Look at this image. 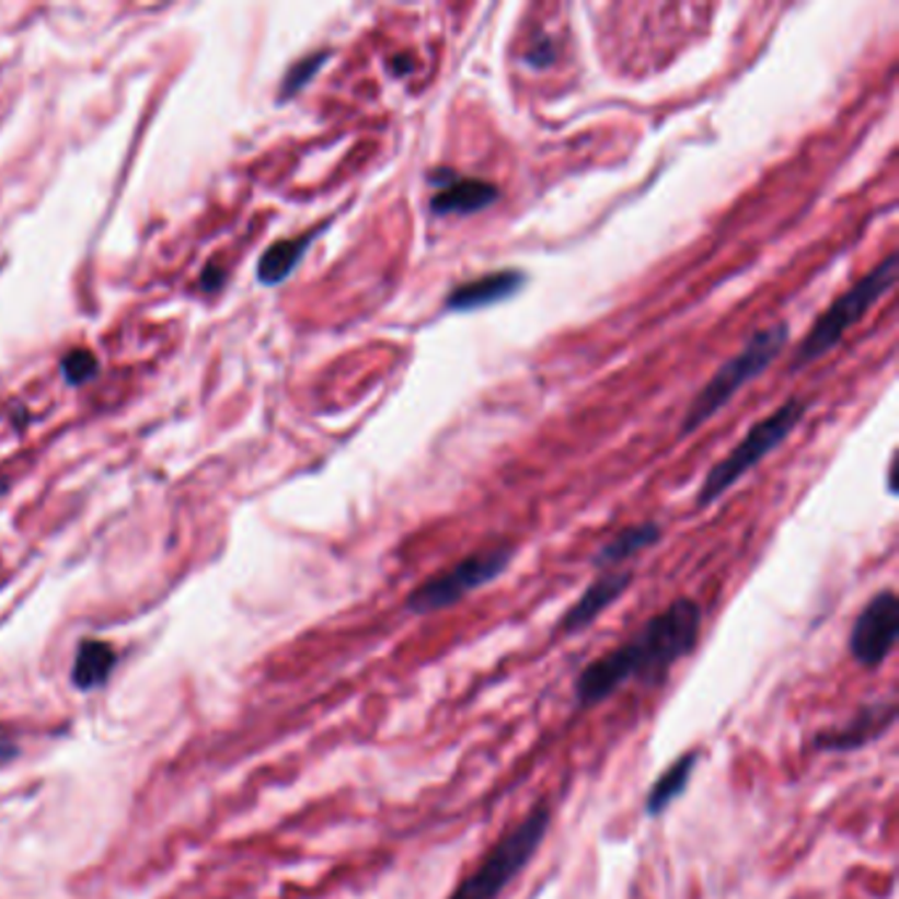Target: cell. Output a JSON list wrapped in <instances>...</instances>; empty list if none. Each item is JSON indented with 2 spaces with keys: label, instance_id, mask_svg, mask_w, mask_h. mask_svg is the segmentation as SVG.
Segmentation results:
<instances>
[{
  "label": "cell",
  "instance_id": "6da1fadb",
  "mask_svg": "<svg viewBox=\"0 0 899 899\" xmlns=\"http://www.w3.org/2000/svg\"><path fill=\"white\" fill-rule=\"evenodd\" d=\"M702 633V607L694 599L672 601L655 614L629 642L593 659L575 678V704L593 707L633 678L662 681L678 659L691 655Z\"/></svg>",
  "mask_w": 899,
  "mask_h": 899
},
{
  "label": "cell",
  "instance_id": "7a4b0ae2",
  "mask_svg": "<svg viewBox=\"0 0 899 899\" xmlns=\"http://www.w3.org/2000/svg\"><path fill=\"white\" fill-rule=\"evenodd\" d=\"M552 826L549 805H539L528 818H522L512 831H507L483 855L477 868L457 886L449 899H496L509 884L528 868L535 850Z\"/></svg>",
  "mask_w": 899,
  "mask_h": 899
},
{
  "label": "cell",
  "instance_id": "3957f363",
  "mask_svg": "<svg viewBox=\"0 0 899 899\" xmlns=\"http://www.w3.org/2000/svg\"><path fill=\"white\" fill-rule=\"evenodd\" d=\"M788 343V325L786 322H775V325H768L765 330L752 335V341L736 354L734 359H728L726 365L717 370L710 383L696 393V399L691 401L689 412H685L681 433L689 436L696 428H702L710 417H715L723 406L728 404L736 393L741 391L749 380H754L757 374H762L768 367L773 365L775 357L786 348Z\"/></svg>",
  "mask_w": 899,
  "mask_h": 899
},
{
  "label": "cell",
  "instance_id": "277c9868",
  "mask_svg": "<svg viewBox=\"0 0 899 899\" xmlns=\"http://www.w3.org/2000/svg\"><path fill=\"white\" fill-rule=\"evenodd\" d=\"M897 264L899 256L889 254L878 267H873L863 280L855 283L846 293L839 296V299L818 316V322H815L810 333L802 338L797 354H794L792 370H802V367L812 365V361L826 357L833 346L842 343L846 330L857 325V322L868 314L873 303L881 301L886 290H891V286H895Z\"/></svg>",
  "mask_w": 899,
  "mask_h": 899
},
{
  "label": "cell",
  "instance_id": "5b68a950",
  "mask_svg": "<svg viewBox=\"0 0 899 899\" xmlns=\"http://www.w3.org/2000/svg\"><path fill=\"white\" fill-rule=\"evenodd\" d=\"M805 412L807 401L788 399L784 406H779V410L768 414L765 419H760V423L741 438L739 446L710 470V475L704 477L702 483L696 504H700V507H710V504L721 499L728 488H734L749 470H754L762 459L773 454V451L792 436L794 428L802 423V417H805Z\"/></svg>",
  "mask_w": 899,
  "mask_h": 899
},
{
  "label": "cell",
  "instance_id": "8992f818",
  "mask_svg": "<svg viewBox=\"0 0 899 899\" xmlns=\"http://www.w3.org/2000/svg\"><path fill=\"white\" fill-rule=\"evenodd\" d=\"M515 557L512 546H491L483 552L470 554L462 562L441 575H433L423 586H417L406 597V610L414 614H430L441 612L446 607H454L468 593L477 591V588L488 586L507 570L509 562Z\"/></svg>",
  "mask_w": 899,
  "mask_h": 899
},
{
  "label": "cell",
  "instance_id": "52a82bcc",
  "mask_svg": "<svg viewBox=\"0 0 899 899\" xmlns=\"http://www.w3.org/2000/svg\"><path fill=\"white\" fill-rule=\"evenodd\" d=\"M899 636V599L895 591L876 593L850 631V655L863 668H878Z\"/></svg>",
  "mask_w": 899,
  "mask_h": 899
},
{
  "label": "cell",
  "instance_id": "ba28073f",
  "mask_svg": "<svg viewBox=\"0 0 899 899\" xmlns=\"http://www.w3.org/2000/svg\"><path fill=\"white\" fill-rule=\"evenodd\" d=\"M438 193L430 198L433 215H475V211L488 209L499 198V187L488 180L475 177H457V174L443 172L436 177Z\"/></svg>",
  "mask_w": 899,
  "mask_h": 899
},
{
  "label": "cell",
  "instance_id": "9c48e42d",
  "mask_svg": "<svg viewBox=\"0 0 899 899\" xmlns=\"http://www.w3.org/2000/svg\"><path fill=\"white\" fill-rule=\"evenodd\" d=\"M522 286H526L522 272H491L486 277H477V280H470L451 290L449 299H446V309H451V312H475V309L494 307V303L512 299Z\"/></svg>",
  "mask_w": 899,
  "mask_h": 899
},
{
  "label": "cell",
  "instance_id": "30bf717a",
  "mask_svg": "<svg viewBox=\"0 0 899 899\" xmlns=\"http://www.w3.org/2000/svg\"><path fill=\"white\" fill-rule=\"evenodd\" d=\"M631 580H633L631 573L607 570L601 578L593 580V584L584 591V597H580L570 610H567L565 618H562L560 629L565 633H578V631L588 629V625H591L593 620H597L599 614L612 604V601H618L620 593L631 586Z\"/></svg>",
  "mask_w": 899,
  "mask_h": 899
},
{
  "label": "cell",
  "instance_id": "8fae6325",
  "mask_svg": "<svg viewBox=\"0 0 899 899\" xmlns=\"http://www.w3.org/2000/svg\"><path fill=\"white\" fill-rule=\"evenodd\" d=\"M897 707L895 704H871V707H863L860 713L852 717L846 726L839 730H831V734H823L818 739L820 749H831V752H846V749H857L863 744H868L881 736L886 728L895 723Z\"/></svg>",
  "mask_w": 899,
  "mask_h": 899
},
{
  "label": "cell",
  "instance_id": "7c38bea8",
  "mask_svg": "<svg viewBox=\"0 0 899 899\" xmlns=\"http://www.w3.org/2000/svg\"><path fill=\"white\" fill-rule=\"evenodd\" d=\"M659 535H662V530H659L657 522H642V526L620 530L610 543H604L599 549L597 557H593V565L601 567V570H612V567L623 565L625 560L636 557L644 549L655 546Z\"/></svg>",
  "mask_w": 899,
  "mask_h": 899
},
{
  "label": "cell",
  "instance_id": "4fadbf2b",
  "mask_svg": "<svg viewBox=\"0 0 899 899\" xmlns=\"http://www.w3.org/2000/svg\"><path fill=\"white\" fill-rule=\"evenodd\" d=\"M316 232L320 230L307 232V235L301 238H286V241H277L275 245H269V249L264 251L262 262H258V280H262L264 286H277V283L286 280L290 272L296 269V264L301 262L303 251H307L309 243L314 241Z\"/></svg>",
  "mask_w": 899,
  "mask_h": 899
},
{
  "label": "cell",
  "instance_id": "5bb4252c",
  "mask_svg": "<svg viewBox=\"0 0 899 899\" xmlns=\"http://www.w3.org/2000/svg\"><path fill=\"white\" fill-rule=\"evenodd\" d=\"M696 762H700V752H689V754H683L678 762H672L668 771L659 775L657 784L652 786L649 797H646V812H649L652 818L662 815L672 802L681 797V794L685 792V786H689L691 775H694Z\"/></svg>",
  "mask_w": 899,
  "mask_h": 899
},
{
  "label": "cell",
  "instance_id": "9a60e30c",
  "mask_svg": "<svg viewBox=\"0 0 899 899\" xmlns=\"http://www.w3.org/2000/svg\"><path fill=\"white\" fill-rule=\"evenodd\" d=\"M116 662L114 649L106 642H82L74 659V683L80 689H95L112 676Z\"/></svg>",
  "mask_w": 899,
  "mask_h": 899
},
{
  "label": "cell",
  "instance_id": "2e32d148",
  "mask_svg": "<svg viewBox=\"0 0 899 899\" xmlns=\"http://www.w3.org/2000/svg\"><path fill=\"white\" fill-rule=\"evenodd\" d=\"M327 56H330L327 50H320V54H312V56L301 58L299 64H293V67H290V72L286 74V80H283L280 99L286 101V99H290V95L299 93L301 88H307L309 80H312V77L320 72V67L325 64Z\"/></svg>",
  "mask_w": 899,
  "mask_h": 899
},
{
  "label": "cell",
  "instance_id": "e0dca14e",
  "mask_svg": "<svg viewBox=\"0 0 899 899\" xmlns=\"http://www.w3.org/2000/svg\"><path fill=\"white\" fill-rule=\"evenodd\" d=\"M61 372L72 385H82L99 374V359L88 348H74L61 359Z\"/></svg>",
  "mask_w": 899,
  "mask_h": 899
},
{
  "label": "cell",
  "instance_id": "ac0fdd59",
  "mask_svg": "<svg viewBox=\"0 0 899 899\" xmlns=\"http://www.w3.org/2000/svg\"><path fill=\"white\" fill-rule=\"evenodd\" d=\"M554 56H557V50H554L552 41H546V37L535 41L533 48L528 50V61L535 64V67H546V64L554 61Z\"/></svg>",
  "mask_w": 899,
  "mask_h": 899
}]
</instances>
